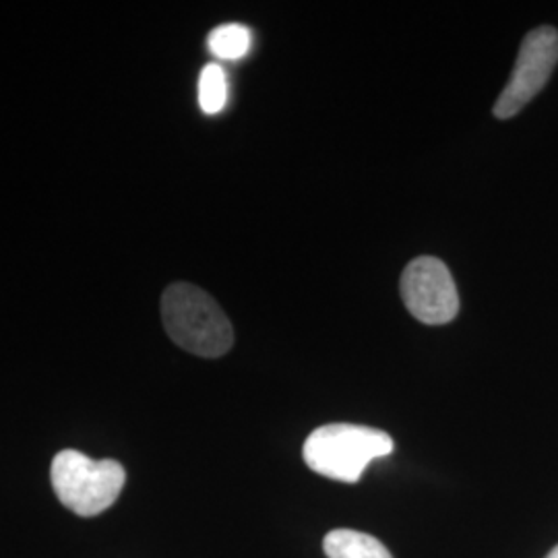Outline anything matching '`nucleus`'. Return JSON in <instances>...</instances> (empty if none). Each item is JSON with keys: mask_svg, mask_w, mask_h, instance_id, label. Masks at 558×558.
I'll use <instances>...</instances> for the list:
<instances>
[{"mask_svg": "<svg viewBox=\"0 0 558 558\" xmlns=\"http://www.w3.org/2000/svg\"><path fill=\"white\" fill-rule=\"evenodd\" d=\"M393 451V439L368 426L359 424H325L304 440L306 465L329 480L354 484L375 459Z\"/></svg>", "mask_w": 558, "mask_h": 558, "instance_id": "2", "label": "nucleus"}, {"mask_svg": "<svg viewBox=\"0 0 558 558\" xmlns=\"http://www.w3.org/2000/svg\"><path fill=\"white\" fill-rule=\"evenodd\" d=\"M327 558H393L380 539L356 530H333L323 539Z\"/></svg>", "mask_w": 558, "mask_h": 558, "instance_id": "6", "label": "nucleus"}, {"mask_svg": "<svg viewBox=\"0 0 558 558\" xmlns=\"http://www.w3.org/2000/svg\"><path fill=\"white\" fill-rule=\"evenodd\" d=\"M558 62V32L542 25L530 32L519 48L518 62L511 80L495 104L497 119H511L534 100L548 83Z\"/></svg>", "mask_w": 558, "mask_h": 558, "instance_id": "4", "label": "nucleus"}, {"mask_svg": "<svg viewBox=\"0 0 558 558\" xmlns=\"http://www.w3.org/2000/svg\"><path fill=\"white\" fill-rule=\"evenodd\" d=\"M401 299L424 325H445L458 317V288L449 267L437 257L412 260L401 276Z\"/></svg>", "mask_w": 558, "mask_h": 558, "instance_id": "5", "label": "nucleus"}, {"mask_svg": "<svg viewBox=\"0 0 558 558\" xmlns=\"http://www.w3.org/2000/svg\"><path fill=\"white\" fill-rule=\"evenodd\" d=\"M251 44H253L251 29L240 23L220 25L207 38L211 54L221 60H239L246 57L251 50Z\"/></svg>", "mask_w": 558, "mask_h": 558, "instance_id": "7", "label": "nucleus"}, {"mask_svg": "<svg viewBox=\"0 0 558 558\" xmlns=\"http://www.w3.org/2000/svg\"><path fill=\"white\" fill-rule=\"evenodd\" d=\"M60 502L80 518H96L119 500L126 472L114 459L87 458L75 449L57 453L50 470Z\"/></svg>", "mask_w": 558, "mask_h": 558, "instance_id": "3", "label": "nucleus"}, {"mask_svg": "<svg viewBox=\"0 0 558 558\" xmlns=\"http://www.w3.org/2000/svg\"><path fill=\"white\" fill-rule=\"evenodd\" d=\"M228 101V80L220 64H207L199 75V106L205 114H218Z\"/></svg>", "mask_w": 558, "mask_h": 558, "instance_id": "8", "label": "nucleus"}, {"mask_svg": "<svg viewBox=\"0 0 558 558\" xmlns=\"http://www.w3.org/2000/svg\"><path fill=\"white\" fill-rule=\"evenodd\" d=\"M546 558H558V546L557 548H553V553H550Z\"/></svg>", "mask_w": 558, "mask_h": 558, "instance_id": "9", "label": "nucleus"}, {"mask_svg": "<svg viewBox=\"0 0 558 558\" xmlns=\"http://www.w3.org/2000/svg\"><path fill=\"white\" fill-rule=\"evenodd\" d=\"M161 320L170 339L201 359H220L234 345L232 323L220 304L193 283H172L161 296Z\"/></svg>", "mask_w": 558, "mask_h": 558, "instance_id": "1", "label": "nucleus"}]
</instances>
